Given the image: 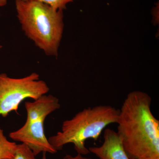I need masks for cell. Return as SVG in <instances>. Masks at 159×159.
<instances>
[{
	"instance_id": "7",
	"label": "cell",
	"mask_w": 159,
	"mask_h": 159,
	"mask_svg": "<svg viewBox=\"0 0 159 159\" xmlns=\"http://www.w3.org/2000/svg\"><path fill=\"white\" fill-rule=\"evenodd\" d=\"M60 107L59 99L52 95L45 94L33 102L27 101L25 102L27 114L26 122L45 120L48 116Z\"/></svg>"
},
{
	"instance_id": "9",
	"label": "cell",
	"mask_w": 159,
	"mask_h": 159,
	"mask_svg": "<svg viewBox=\"0 0 159 159\" xmlns=\"http://www.w3.org/2000/svg\"><path fill=\"white\" fill-rule=\"evenodd\" d=\"M12 159H36L32 151L25 144H17Z\"/></svg>"
},
{
	"instance_id": "13",
	"label": "cell",
	"mask_w": 159,
	"mask_h": 159,
	"mask_svg": "<svg viewBox=\"0 0 159 159\" xmlns=\"http://www.w3.org/2000/svg\"><path fill=\"white\" fill-rule=\"evenodd\" d=\"M46 153H47V152H43V156L42 158V159H48V158H47V156H46Z\"/></svg>"
},
{
	"instance_id": "12",
	"label": "cell",
	"mask_w": 159,
	"mask_h": 159,
	"mask_svg": "<svg viewBox=\"0 0 159 159\" xmlns=\"http://www.w3.org/2000/svg\"><path fill=\"white\" fill-rule=\"evenodd\" d=\"M7 3V0H0V7L6 6Z\"/></svg>"
},
{
	"instance_id": "4",
	"label": "cell",
	"mask_w": 159,
	"mask_h": 159,
	"mask_svg": "<svg viewBox=\"0 0 159 159\" xmlns=\"http://www.w3.org/2000/svg\"><path fill=\"white\" fill-rule=\"evenodd\" d=\"M49 90L48 86L39 79L37 73L18 78L0 74V116L5 118L11 111L17 112L24 100L28 98L36 100Z\"/></svg>"
},
{
	"instance_id": "1",
	"label": "cell",
	"mask_w": 159,
	"mask_h": 159,
	"mask_svg": "<svg viewBox=\"0 0 159 159\" xmlns=\"http://www.w3.org/2000/svg\"><path fill=\"white\" fill-rule=\"evenodd\" d=\"M145 92L127 95L119 109L117 133L131 159H159V121Z\"/></svg>"
},
{
	"instance_id": "11",
	"label": "cell",
	"mask_w": 159,
	"mask_h": 159,
	"mask_svg": "<svg viewBox=\"0 0 159 159\" xmlns=\"http://www.w3.org/2000/svg\"><path fill=\"white\" fill-rule=\"evenodd\" d=\"M63 159H93L87 157L82 155L77 154L76 156H72L70 155H67L63 158Z\"/></svg>"
},
{
	"instance_id": "14",
	"label": "cell",
	"mask_w": 159,
	"mask_h": 159,
	"mask_svg": "<svg viewBox=\"0 0 159 159\" xmlns=\"http://www.w3.org/2000/svg\"><path fill=\"white\" fill-rule=\"evenodd\" d=\"M2 48V45H0V50Z\"/></svg>"
},
{
	"instance_id": "5",
	"label": "cell",
	"mask_w": 159,
	"mask_h": 159,
	"mask_svg": "<svg viewBox=\"0 0 159 159\" xmlns=\"http://www.w3.org/2000/svg\"><path fill=\"white\" fill-rule=\"evenodd\" d=\"M44 121L25 122L21 128L10 133L9 137L13 141L21 142L27 145L35 156L41 152L56 153L57 151L52 147L46 136Z\"/></svg>"
},
{
	"instance_id": "10",
	"label": "cell",
	"mask_w": 159,
	"mask_h": 159,
	"mask_svg": "<svg viewBox=\"0 0 159 159\" xmlns=\"http://www.w3.org/2000/svg\"><path fill=\"white\" fill-rule=\"evenodd\" d=\"M25 1H34L43 3L48 5L57 10L66 9V5L69 3L72 2L74 0H23Z\"/></svg>"
},
{
	"instance_id": "6",
	"label": "cell",
	"mask_w": 159,
	"mask_h": 159,
	"mask_svg": "<svg viewBox=\"0 0 159 159\" xmlns=\"http://www.w3.org/2000/svg\"><path fill=\"white\" fill-rule=\"evenodd\" d=\"M89 150L90 153L93 154L98 159H131L117 131L110 128L104 130L102 145L89 147Z\"/></svg>"
},
{
	"instance_id": "8",
	"label": "cell",
	"mask_w": 159,
	"mask_h": 159,
	"mask_svg": "<svg viewBox=\"0 0 159 159\" xmlns=\"http://www.w3.org/2000/svg\"><path fill=\"white\" fill-rule=\"evenodd\" d=\"M17 144L7 139L0 127V159H12L14 157Z\"/></svg>"
},
{
	"instance_id": "3",
	"label": "cell",
	"mask_w": 159,
	"mask_h": 159,
	"mask_svg": "<svg viewBox=\"0 0 159 159\" xmlns=\"http://www.w3.org/2000/svg\"><path fill=\"white\" fill-rule=\"evenodd\" d=\"M119 113V109L110 105L84 109L72 119L64 121L61 130L48 140L57 152L72 143L77 154L86 155L90 152L85 146L86 141L98 140L107 126L117 123Z\"/></svg>"
},
{
	"instance_id": "2",
	"label": "cell",
	"mask_w": 159,
	"mask_h": 159,
	"mask_svg": "<svg viewBox=\"0 0 159 159\" xmlns=\"http://www.w3.org/2000/svg\"><path fill=\"white\" fill-rule=\"evenodd\" d=\"M15 6L26 36L46 55L57 57L64 26L63 10L34 1L15 0Z\"/></svg>"
}]
</instances>
